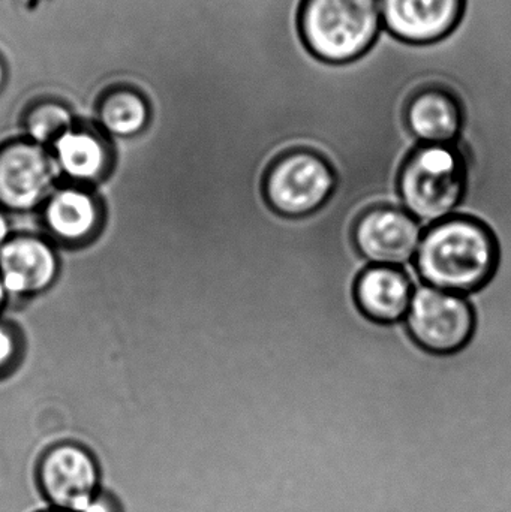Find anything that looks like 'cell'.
<instances>
[{
  "mask_svg": "<svg viewBox=\"0 0 511 512\" xmlns=\"http://www.w3.org/2000/svg\"><path fill=\"white\" fill-rule=\"evenodd\" d=\"M71 108L57 99L32 102L23 114L24 138L50 149L57 138L75 125Z\"/></svg>",
  "mask_w": 511,
  "mask_h": 512,
  "instance_id": "cell-16",
  "label": "cell"
},
{
  "mask_svg": "<svg viewBox=\"0 0 511 512\" xmlns=\"http://www.w3.org/2000/svg\"><path fill=\"white\" fill-rule=\"evenodd\" d=\"M39 212L48 239L59 248L86 246L98 236L104 222L95 191L72 183H60Z\"/></svg>",
  "mask_w": 511,
  "mask_h": 512,
  "instance_id": "cell-10",
  "label": "cell"
},
{
  "mask_svg": "<svg viewBox=\"0 0 511 512\" xmlns=\"http://www.w3.org/2000/svg\"><path fill=\"white\" fill-rule=\"evenodd\" d=\"M6 80L5 65H3L2 59H0V90H2L3 84Z\"/></svg>",
  "mask_w": 511,
  "mask_h": 512,
  "instance_id": "cell-21",
  "label": "cell"
},
{
  "mask_svg": "<svg viewBox=\"0 0 511 512\" xmlns=\"http://www.w3.org/2000/svg\"><path fill=\"white\" fill-rule=\"evenodd\" d=\"M402 209L423 230L452 218L467 189V165L455 146L422 144L399 174Z\"/></svg>",
  "mask_w": 511,
  "mask_h": 512,
  "instance_id": "cell-3",
  "label": "cell"
},
{
  "mask_svg": "<svg viewBox=\"0 0 511 512\" xmlns=\"http://www.w3.org/2000/svg\"><path fill=\"white\" fill-rule=\"evenodd\" d=\"M96 120L110 140L126 141L147 131L152 111L143 93L134 87L114 86L99 96Z\"/></svg>",
  "mask_w": 511,
  "mask_h": 512,
  "instance_id": "cell-15",
  "label": "cell"
},
{
  "mask_svg": "<svg viewBox=\"0 0 511 512\" xmlns=\"http://www.w3.org/2000/svg\"><path fill=\"white\" fill-rule=\"evenodd\" d=\"M407 126L422 144L453 146L462 129V110L450 90L440 86L425 87L410 99Z\"/></svg>",
  "mask_w": 511,
  "mask_h": 512,
  "instance_id": "cell-14",
  "label": "cell"
},
{
  "mask_svg": "<svg viewBox=\"0 0 511 512\" xmlns=\"http://www.w3.org/2000/svg\"><path fill=\"white\" fill-rule=\"evenodd\" d=\"M12 236L14 233H12V224L9 221L8 213L0 209V249Z\"/></svg>",
  "mask_w": 511,
  "mask_h": 512,
  "instance_id": "cell-19",
  "label": "cell"
},
{
  "mask_svg": "<svg viewBox=\"0 0 511 512\" xmlns=\"http://www.w3.org/2000/svg\"><path fill=\"white\" fill-rule=\"evenodd\" d=\"M83 512H120V508L116 498L107 490L101 489L99 495L90 502L89 507Z\"/></svg>",
  "mask_w": 511,
  "mask_h": 512,
  "instance_id": "cell-18",
  "label": "cell"
},
{
  "mask_svg": "<svg viewBox=\"0 0 511 512\" xmlns=\"http://www.w3.org/2000/svg\"><path fill=\"white\" fill-rule=\"evenodd\" d=\"M23 339L12 322L0 318V379L14 372L23 355Z\"/></svg>",
  "mask_w": 511,
  "mask_h": 512,
  "instance_id": "cell-17",
  "label": "cell"
},
{
  "mask_svg": "<svg viewBox=\"0 0 511 512\" xmlns=\"http://www.w3.org/2000/svg\"><path fill=\"white\" fill-rule=\"evenodd\" d=\"M416 283L405 268L369 265L354 288L360 312L378 324H399L407 318Z\"/></svg>",
  "mask_w": 511,
  "mask_h": 512,
  "instance_id": "cell-13",
  "label": "cell"
},
{
  "mask_svg": "<svg viewBox=\"0 0 511 512\" xmlns=\"http://www.w3.org/2000/svg\"><path fill=\"white\" fill-rule=\"evenodd\" d=\"M423 231L404 209L375 207L357 222L354 243L369 264L404 268L416 258Z\"/></svg>",
  "mask_w": 511,
  "mask_h": 512,
  "instance_id": "cell-9",
  "label": "cell"
},
{
  "mask_svg": "<svg viewBox=\"0 0 511 512\" xmlns=\"http://www.w3.org/2000/svg\"><path fill=\"white\" fill-rule=\"evenodd\" d=\"M335 186L330 165L315 153L299 150L273 162L267 171L264 194L279 215L305 218L323 209Z\"/></svg>",
  "mask_w": 511,
  "mask_h": 512,
  "instance_id": "cell-5",
  "label": "cell"
},
{
  "mask_svg": "<svg viewBox=\"0 0 511 512\" xmlns=\"http://www.w3.org/2000/svg\"><path fill=\"white\" fill-rule=\"evenodd\" d=\"M42 512H66V511H59V510H54V508H50V510L42 511Z\"/></svg>",
  "mask_w": 511,
  "mask_h": 512,
  "instance_id": "cell-22",
  "label": "cell"
},
{
  "mask_svg": "<svg viewBox=\"0 0 511 512\" xmlns=\"http://www.w3.org/2000/svg\"><path fill=\"white\" fill-rule=\"evenodd\" d=\"M59 249L39 234H14L0 249V279L11 300L47 294L60 277Z\"/></svg>",
  "mask_w": 511,
  "mask_h": 512,
  "instance_id": "cell-8",
  "label": "cell"
},
{
  "mask_svg": "<svg viewBox=\"0 0 511 512\" xmlns=\"http://www.w3.org/2000/svg\"><path fill=\"white\" fill-rule=\"evenodd\" d=\"M498 264L492 231L477 219L452 216L423 231L413 265L425 285L470 297L491 282Z\"/></svg>",
  "mask_w": 511,
  "mask_h": 512,
  "instance_id": "cell-1",
  "label": "cell"
},
{
  "mask_svg": "<svg viewBox=\"0 0 511 512\" xmlns=\"http://www.w3.org/2000/svg\"><path fill=\"white\" fill-rule=\"evenodd\" d=\"M38 483L54 510L83 512L101 492V472L84 445L60 442L42 454Z\"/></svg>",
  "mask_w": 511,
  "mask_h": 512,
  "instance_id": "cell-7",
  "label": "cell"
},
{
  "mask_svg": "<svg viewBox=\"0 0 511 512\" xmlns=\"http://www.w3.org/2000/svg\"><path fill=\"white\" fill-rule=\"evenodd\" d=\"M411 339L435 355L462 351L473 337L476 318L465 295L419 283L405 318Z\"/></svg>",
  "mask_w": 511,
  "mask_h": 512,
  "instance_id": "cell-4",
  "label": "cell"
},
{
  "mask_svg": "<svg viewBox=\"0 0 511 512\" xmlns=\"http://www.w3.org/2000/svg\"><path fill=\"white\" fill-rule=\"evenodd\" d=\"M383 29L380 0H302L299 32L327 63L351 62L371 50Z\"/></svg>",
  "mask_w": 511,
  "mask_h": 512,
  "instance_id": "cell-2",
  "label": "cell"
},
{
  "mask_svg": "<svg viewBox=\"0 0 511 512\" xmlns=\"http://www.w3.org/2000/svg\"><path fill=\"white\" fill-rule=\"evenodd\" d=\"M51 150L27 138L0 146V209L11 215L41 210L60 185Z\"/></svg>",
  "mask_w": 511,
  "mask_h": 512,
  "instance_id": "cell-6",
  "label": "cell"
},
{
  "mask_svg": "<svg viewBox=\"0 0 511 512\" xmlns=\"http://www.w3.org/2000/svg\"><path fill=\"white\" fill-rule=\"evenodd\" d=\"M383 27L408 44H434L453 32L465 0H380Z\"/></svg>",
  "mask_w": 511,
  "mask_h": 512,
  "instance_id": "cell-11",
  "label": "cell"
},
{
  "mask_svg": "<svg viewBox=\"0 0 511 512\" xmlns=\"http://www.w3.org/2000/svg\"><path fill=\"white\" fill-rule=\"evenodd\" d=\"M60 177L72 185L95 188L113 167V144L99 128L75 123L50 147Z\"/></svg>",
  "mask_w": 511,
  "mask_h": 512,
  "instance_id": "cell-12",
  "label": "cell"
},
{
  "mask_svg": "<svg viewBox=\"0 0 511 512\" xmlns=\"http://www.w3.org/2000/svg\"><path fill=\"white\" fill-rule=\"evenodd\" d=\"M9 300H11V298H9L8 292H6L5 286H3L2 279H0V316L8 309Z\"/></svg>",
  "mask_w": 511,
  "mask_h": 512,
  "instance_id": "cell-20",
  "label": "cell"
}]
</instances>
